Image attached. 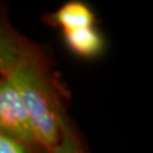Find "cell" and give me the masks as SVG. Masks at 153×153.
<instances>
[{
  "instance_id": "6da1fadb",
  "label": "cell",
  "mask_w": 153,
  "mask_h": 153,
  "mask_svg": "<svg viewBox=\"0 0 153 153\" xmlns=\"http://www.w3.org/2000/svg\"><path fill=\"white\" fill-rule=\"evenodd\" d=\"M6 77L15 85L31 124L36 146L49 152L59 142L66 118L47 74L27 50Z\"/></svg>"
},
{
  "instance_id": "7a4b0ae2",
  "label": "cell",
  "mask_w": 153,
  "mask_h": 153,
  "mask_svg": "<svg viewBox=\"0 0 153 153\" xmlns=\"http://www.w3.org/2000/svg\"><path fill=\"white\" fill-rule=\"evenodd\" d=\"M0 131L36 145L22 99L15 85L6 76L0 78Z\"/></svg>"
},
{
  "instance_id": "3957f363",
  "label": "cell",
  "mask_w": 153,
  "mask_h": 153,
  "mask_svg": "<svg viewBox=\"0 0 153 153\" xmlns=\"http://www.w3.org/2000/svg\"><path fill=\"white\" fill-rule=\"evenodd\" d=\"M62 38L67 49L84 59L97 58L105 49L103 35L94 26L62 31Z\"/></svg>"
},
{
  "instance_id": "277c9868",
  "label": "cell",
  "mask_w": 153,
  "mask_h": 153,
  "mask_svg": "<svg viewBox=\"0 0 153 153\" xmlns=\"http://www.w3.org/2000/svg\"><path fill=\"white\" fill-rule=\"evenodd\" d=\"M47 22L62 31H71L94 26L95 14L88 4L74 0L64 4L55 13L48 15Z\"/></svg>"
},
{
  "instance_id": "5b68a950",
  "label": "cell",
  "mask_w": 153,
  "mask_h": 153,
  "mask_svg": "<svg viewBox=\"0 0 153 153\" xmlns=\"http://www.w3.org/2000/svg\"><path fill=\"white\" fill-rule=\"evenodd\" d=\"M21 43L0 26V76H7L23 52Z\"/></svg>"
},
{
  "instance_id": "8992f818",
  "label": "cell",
  "mask_w": 153,
  "mask_h": 153,
  "mask_svg": "<svg viewBox=\"0 0 153 153\" xmlns=\"http://www.w3.org/2000/svg\"><path fill=\"white\" fill-rule=\"evenodd\" d=\"M48 153H85L82 144L76 135V131L67 120V117L64 119L61 126V135L59 142L55 148Z\"/></svg>"
},
{
  "instance_id": "52a82bcc",
  "label": "cell",
  "mask_w": 153,
  "mask_h": 153,
  "mask_svg": "<svg viewBox=\"0 0 153 153\" xmlns=\"http://www.w3.org/2000/svg\"><path fill=\"white\" fill-rule=\"evenodd\" d=\"M39 149L0 131V153H36L35 150Z\"/></svg>"
}]
</instances>
